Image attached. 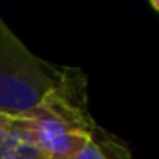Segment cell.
<instances>
[{
	"label": "cell",
	"instance_id": "cell-2",
	"mask_svg": "<svg viewBox=\"0 0 159 159\" xmlns=\"http://www.w3.org/2000/svg\"><path fill=\"white\" fill-rule=\"evenodd\" d=\"M71 69L34 54L0 17V114L26 116Z\"/></svg>",
	"mask_w": 159,
	"mask_h": 159
},
{
	"label": "cell",
	"instance_id": "cell-4",
	"mask_svg": "<svg viewBox=\"0 0 159 159\" xmlns=\"http://www.w3.org/2000/svg\"><path fill=\"white\" fill-rule=\"evenodd\" d=\"M71 159H131L129 148L98 125L88 144Z\"/></svg>",
	"mask_w": 159,
	"mask_h": 159
},
{
	"label": "cell",
	"instance_id": "cell-1",
	"mask_svg": "<svg viewBox=\"0 0 159 159\" xmlns=\"http://www.w3.org/2000/svg\"><path fill=\"white\" fill-rule=\"evenodd\" d=\"M86 103V77L73 67L60 86L23 116L47 159H71L88 144L98 124Z\"/></svg>",
	"mask_w": 159,
	"mask_h": 159
},
{
	"label": "cell",
	"instance_id": "cell-3",
	"mask_svg": "<svg viewBox=\"0 0 159 159\" xmlns=\"http://www.w3.org/2000/svg\"><path fill=\"white\" fill-rule=\"evenodd\" d=\"M0 159H47L23 116L0 114Z\"/></svg>",
	"mask_w": 159,
	"mask_h": 159
}]
</instances>
